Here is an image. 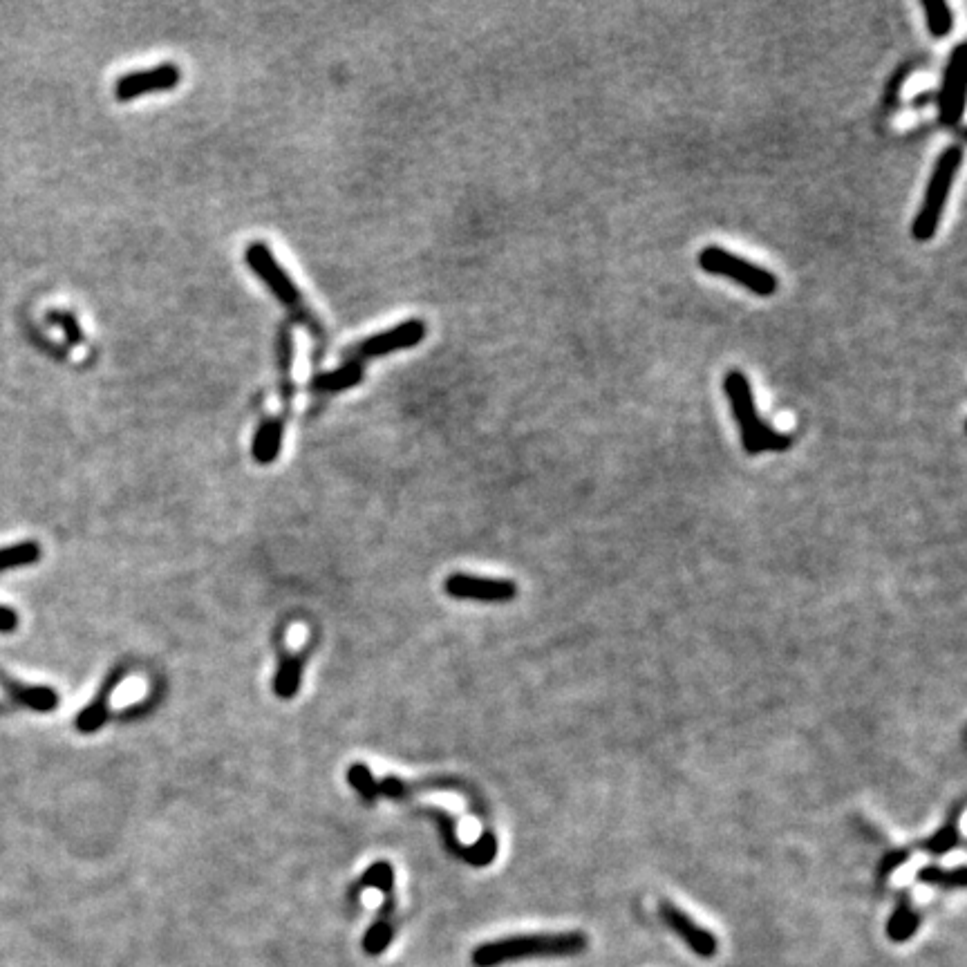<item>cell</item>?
<instances>
[{
	"instance_id": "44dd1931",
	"label": "cell",
	"mask_w": 967,
	"mask_h": 967,
	"mask_svg": "<svg viewBox=\"0 0 967 967\" xmlns=\"http://www.w3.org/2000/svg\"><path fill=\"white\" fill-rule=\"evenodd\" d=\"M41 560V544L34 540H25L9 547H0V574L9 569L30 567Z\"/></svg>"
},
{
	"instance_id": "8fae6325",
	"label": "cell",
	"mask_w": 967,
	"mask_h": 967,
	"mask_svg": "<svg viewBox=\"0 0 967 967\" xmlns=\"http://www.w3.org/2000/svg\"><path fill=\"white\" fill-rule=\"evenodd\" d=\"M659 914L665 925H668L674 934H677L681 941L690 947V950L699 956V959H712L719 952V941L717 936L710 932V929L701 927L699 923L679 909L677 905L663 900L659 905Z\"/></svg>"
},
{
	"instance_id": "e0dca14e",
	"label": "cell",
	"mask_w": 967,
	"mask_h": 967,
	"mask_svg": "<svg viewBox=\"0 0 967 967\" xmlns=\"http://www.w3.org/2000/svg\"><path fill=\"white\" fill-rule=\"evenodd\" d=\"M309 652H312V647H307V650L298 654L283 656V661H280L278 672L274 677V692L278 699L289 701L298 694L300 683H303V670H305V661Z\"/></svg>"
},
{
	"instance_id": "cb8c5ba5",
	"label": "cell",
	"mask_w": 967,
	"mask_h": 967,
	"mask_svg": "<svg viewBox=\"0 0 967 967\" xmlns=\"http://www.w3.org/2000/svg\"><path fill=\"white\" fill-rule=\"evenodd\" d=\"M363 889H377V891H390L394 889V867L390 865L388 860H379V862H374V865L368 867V871L363 873L361 880L356 882L354 889H352V894H356V891H363Z\"/></svg>"
},
{
	"instance_id": "2e32d148",
	"label": "cell",
	"mask_w": 967,
	"mask_h": 967,
	"mask_svg": "<svg viewBox=\"0 0 967 967\" xmlns=\"http://www.w3.org/2000/svg\"><path fill=\"white\" fill-rule=\"evenodd\" d=\"M394 907H397L394 889L383 891V907L379 912V918L374 920L372 927L368 929V934L363 938V947L368 954H381L390 945L394 936Z\"/></svg>"
},
{
	"instance_id": "d6986e66",
	"label": "cell",
	"mask_w": 967,
	"mask_h": 967,
	"mask_svg": "<svg viewBox=\"0 0 967 967\" xmlns=\"http://www.w3.org/2000/svg\"><path fill=\"white\" fill-rule=\"evenodd\" d=\"M920 920H923V916H920L918 909L912 905L907 891H903L898 898V905L894 907V914L889 916L887 938L891 943H907L909 938L918 932Z\"/></svg>"
},
{
	"instance_id": "52a82bcc",
	"label": "cell",
	"mask_w": 967,
	"mask_h": 967,
	"mask_svg": "<svg viewBox=\"0 0 967 967\" xmlns=\"http://www.w3.org/2000/svg\"><path fill=\"white\" fill-rule=\"evenodd\" d=\"M444 591L455 600H473V603L504 605L518 598V585L506 578H480L471 574H450L444 580Z\"/></svg>"
},
{
	"instance_id": "4316f807",
	"label": "cell",
	"mask_w": 967,
	"mask_h": 967,
	"mask_svg": "<svg viewBox=\"0 0 967 967\" xmlns=\"http://www.w3.org/2000/svg\"><path fill=\"white\" fill-rule=\"evenodd\" d=\"M21 625V616L14 607L0 605V634H14Z\"/></svg>"
},
{
	"instance_id": "277c9868",
	"label": "cell",
	"mask_w": 967,
	"mask_h": 967,
	"mask_svg": "<svg viewBox=\"0 0 967 967\" xmlns=\"http://www.w3.org/2000/svg\"><path fill=\"white\" fill-rule=\"evenodd\" d=\"M963 164V148L950 146L945 153L938 157L932 177H929L925 200L916 220L912 224V238L918 242H927L936 236L938 224L943 218V209L947 202V195L952 191V184L956 180V173Z\"/></svg>"
},
{
	"instance_id": "ac0fdd59",
	"label": "cell",
	"mask_w": 967,
	"mask_h": 967,
	"mask_svg": "<svg viewBox=\"0 0 967 967\" xmlns=\"http://www.w3.org/2000/svg\"><path fill=\"white\" fill-rule=\"evenodd\" d=\"M278 368H280V399H283V419L289 417L291 401H294V339L291 327L283 325L278 334Z\"/></svg>"
},
{
	"instance_id": "7c38bea8",
	"label": "cell",
	"mask_w": 967,
	"mask_h": 967,
	"mask_svg": "<svg viewBox=\"0 0 967 967\" xmlns=\"http://www.w3.org/2000/svg\"><path fill=\"white\" fill-rule=\"evenodd\" d=\"M128 677V668L126 665H117V668H112L108 674H106V679H103L101 683V688L99 692L95 694V699H92L86 708H83L79 715H77V721H74V728H77L79 732H83V735H95V732H99L103 726L108 724V715H110V697H112V692H115L121 683H124V679Z\"/></svg>"
},
{
	"instance_id": "9c48e42d",
	"label": "cell",
	"mask_w": 967,
	"mask_h": 967,
	"mask_svg": "<svg viewBox=\"0 0 967 967\" xmlns=\"http://www.w3.org/2000/svg\"><path fill=\"white\" fill-rule=\"evenodd\" d=\"M965 90H967V54L965 45H956L945 65V77L938 95V108H941L943 126H959L965 110Z\"/></svg>"
},
{
	"instance_id": "3957f363",
	"label": "cell",
	"mask_w": 967,
	"mask_h": 967,
	"mask_svg": "<svg viewBox=\"0 0 967 967\" xmlns=\"http://www.w3.org/2000/svg\"><path fill=\"white\" fill-rule=\"evenodd\" d=\"M244 260L251 267L253 274H256L262 283L269 287L271 294H274L287 312L296 318L300 325H305L309 332H312L318 341H325V327L314 316L312 309H309L307 300L300 294L294 280L289 278L287 271L280 267V262L274 258V253L267 247L265 242H251L244 249Z\"/></svg>"
},
{
	"instance_id": "7402d4cb",
	"label": "cell",
	"mask_w": 967,
	"mask_h": 967,
	"mask_svg": "<svg viewBox=\"0 0 967 967\" xmlns=\"http://www.w3.org/2000/svg\"><path fill=\"white\" fill-rule=\"evenodd\" d=\"M925 18H927V30L934 39H943L952 32L954 27V14L952 9L943 0H923Z\"/></svg>"
},
{
	"instance_id": "603a6c76",
	"label": "cell",
	"mask_w": 967,
	"mask_h": 967,
	"mask_svg": "<svg viewBox=\"0 0 967 967\" xmlns=\"http://www.w3.org/2000/svg\"><path fill=\"white\" fill-rule=\"evenodd\" d=\"M918 882H923V885H932V887H941V889H965L967 878H965L963 867H956V869L950 871V869H941L936 865H929V867H923L918 871Z\"/></svg>"
},
{
	"instance_id": "8992f818",
	"label": "cell",
	"mask_w": 967,
	"mask_h": 967,
	"mask_svg": "<svg viewBox=\"0 0 967 967\" xmlns=\"http://www.w3.org/2000/svg\"><path fill=\"white\" fill-rule=\"evenodd\" d=\"M426 332H428V327H426L424 321H421V318H410V321H406V323H401L397 327H390V330L381 332V334L368 336V339H365L363 343L350 347V350L345 352V359L363 363L368 359H377V356H383V354L408 350V347H415V345L424 341Z\"/></svg>"
},
{
	"instance_id": "484cf974",
	"label": "cell",
	"mask_w": 967,
	"mask_h": 967,
	"mask_svg": "<svg viewBox=\"0 0 967 967\" xmlns=\"http://www.w3.org/2000/svg\"><path fill=\"white\" fill-rule=\"evenodd\" d=\"M909 856H912V849L905 847V849H894V851H889L885 858L880 860V867H878V880L880 882H885L891 873H894L898 867H903L905 862L909 860Z\"/></svg>"
},
{
	"instance_id": "4fadbf2b",
	"label": "cell",
	"mask_w": 967,
	"mask_h": 967,
	"mask_svg": "<svg viewBox=\"0 0 967 967\" xmlns=\"http://www.w3.org/2000/svg\"><path fill=\"white\" fill-rule=\"evenodd\" d=\"M0 688H3L7 692V697L14 703H18V706L41 712V715L59 708V692L48 688V685H27L0 672Z\"/></svg>"
},
{
	"instance_id": "5bb4252c",
	"label": "cell",
	"mask_w": 967,
	"mask_h": 967,
	"mask_svg": "<svg viewBox=\"0 0 967 967\" xmlns=\"http://www.w3.org/2000/svg\"><path fill=\"white\" fill-rule=\"evenodd\" d=\"M961 813H963V800L956 802L952 806V811L947 813V818L941 824V829H938L932 835V838L920 840L918 844H914V847H909V849H912V851H925V853H929V856H945V853L959 849L961 842H963L961 831H959V818H961Z\"/></svg>"
},
{
	"instance_id": "9a60e30c",
	"label": "cell",
	"mask_w": 967,
	"mask_h": 967,
	"mask_svg": "<svg viewBox=\"0 0 967 967\" xmlns=\"http://www.w3.org/2000/svg\"><path fill=\"white\" fill-rule=\"evenodd\" d=\"M283 437H285L283 417H271L262 421L260 428L256 430V437H253V446H251L253 459L262 466L274 464L280 455V448H283Z\"/></svg>"
},
{
	"instance_id": "ba28073f",
	"label": "cell",
	"mask_w": 967,
	"mask_h": 967,
	"mask_svg": "<svg viewBox=\"0 0 967 967\" xmlns=\"http://www.w3.org/2000/svg\"><path fill=\"white\" fill-rule=\"evenodd\" d=\"M428 815L437 822L441 840H444L450 856L464 860L473 867H486L495 860L500 847H497V838H495V833L491 829H486L480 835V840L473 844V847H466V844L457 840V822H455L453 815L441 811V809H430Z\"/></svg>"
},
{
	"instance_id": "ffe728a7",
	"label": "cell",
	"mask_w": 967,
	"mask_h": 967,
	"mask_svg": "<svg viewBox=\"0 0 967 967\" xmlns=\"http://www.w3.org/2000/svg\"><path fill=\"white\" fill-rule=\"evenodd\" d=\"M363 372H365L363 363L345 361L339 370L318 374V377H314L312 383H309V388L316 392H339V390L354 388L363 381Z\"/></svg>"
},
{
	"instance_id": "5b68a950",
	"label": "cell",
	"mask_w": 967,
	"mask_h": 967,
	"mask_svg": "<svg viewBox=\"0 0 967 967\" xmlns=\"http://www.w3.org/2000/svg\"><path fill=\"white\" fill-rule=\"evenodd\" d=\"M697 262L706 274L735 280V283L746 287L750 294H755L759 298L775 296V291L779 287V280L773 271L753 265V262L735 256V253H730L724 247H715V244H710V247L699 251Z\"/></svg>"
},
{
	"instance_id": "6da1fadb",
	"label": "cell",
	"mask_w": 967,
	"mask_h": 967,
	"mask_svg": "<svg viewBox=\"0 0 967 967\" xmlns=\"http://www.w3.org/2000/svg\"><path fill=\"white\" fill-rule=\"evenodd\" d=\"M589 947V938L582 932H553V934H522L500 938L477 945L473 952L475 967H500L513 961L529 959H567L578 956Z\"/></svg>"
},
{
	"instance_id": "7a4b0ae2",
	"label": "cell",
	"mask_w": 967,
	"mask_h": 967,
	"mask_svg": "<svg viewBox=\"0 0 967 967\" xmlns=\"http://www.w3.org/2000/svg\"><path fill=\"white\" fill-rule=\"evenodd\" d=\"M724 392L730 403L732 415L741 428V446L748 455H762V453H782L793 444V437L782 435L773 426L759 417L753 388L741 370H730L724 379Z\"/></svg>"
},
{
	"instance_id": "30bf717a",
	"label": "cell",
	"mask_w": 967,
	"mask_h": 967,
	"mask_svg": "<svg viewBox=\"0 0 967 967\" xmlns=\"http://www.w3.org/2000/svg\"><path fill=\"white\" fill-rule=\"evenodd\" d=\"M182 81V70L175 63H162L150 70H139L121 77L115 86L119 101H133L137 97L153 95V92L173 90Z\"/></svg>"
},
{
	"instance_id": "d4e9b609",
	"label": "cell",
	"mask_w": 967,
	"mask_h": 967,
	"mask_svg": "<svg viewBox=\"0 0 967 967\" xmlns=\"http://www.w3.org/2000/svg\"><path fill=\"white\" fill-rule=\"evenodd\" d=\"M48 321L52 325L59 327V330H63V334H65V339H68V343L81 345L83 332H81V327L77 323V318H74L72 314H68V312H50L48 314Z\"/></svg>"
}]
</instances>
